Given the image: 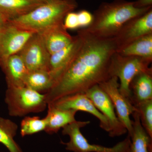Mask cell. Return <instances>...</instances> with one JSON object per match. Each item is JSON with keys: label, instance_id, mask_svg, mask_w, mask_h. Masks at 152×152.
<instances>
[{"label": "cell", "instance_id": "6da1fadb", "mask_svg": "<svg viewBox=\"0 0 152 152\" xmlns=\"http://www.w3.org/2000/svg\"><path fill=\"white\" fill-rule=\"evenodd\" d=\"M83 42L78 51L46 94L47 103L65 96L85 93L111 77L110 68L116 53L115 39L102 38L79 30Z\"/></svg>", "mask_w": 152, "mask_h": 152}, {"label": "cell", "instance_id": "7a4b0ae2", "mask_svg": "<svg viewBox=\"0 0 152 152\" xmlns=\"http://www.w3.org/2000/svg\"><path fill=\"white\" fill-rule=\"evenodd\" d=\"M152 7L137 8L134 6V1L126 0L103 2L93 14L91 24L83 29L98 37L114 38L127 22L145 13Z\"/></svg>", "mask_w": 152, "mask_h": 152}, {"label": "cell", "instance_id": "3957f363", "mask_svg": "<svg viewBox=\"0 0 152 152\" xmlns=\"http://www.w3.org/2000/svg\"><path fill=\"white\" fill-rule=\"evenodd\" d=\"M77 7L76 0H56L43 4L8 23L22 29L42 34L64 26L66 15Z\"/></svg>", "mask_w": 152, "mask_h": 152}, {"label": "cell", "instance_id": "277c9868", "mask_svg": "<svg viewBox=\"0 0 152 152\" xmlns=\"http://www.w3.org/2000/svg\"><path fill=\"white\" fill-rule=\"evenodd\" d=\"M5 102L9 115L12 117H23L31 113H41L48 106L45 94L26 86L7 88Z\"/></svg>", "mask_w": 152, "mask_h": 152}, {"label": "cell", "instance_id": "5b68a950", "mask_svg": "<svg viewBox=\"0 0 152 152\" xmlns=\"http://www.w3.org/2000/svg\"><path fill=\"white\" fill-rule=\"evenodd\" d=\"M152 61L142 57L125 56L117 53L114 55L111 61L110 75L117 77L120 81L119 89L123 96L129 99L132 80L138 74L148 69Z\"/></svg>", "mask_w": 152, "mask_h": 152}, {"label": "cell", "instance_id": "8992f818", "mask_svg": "<svg viewBox=\"0 0 152 152\" xmlns=\"http://www.w3.org/2000/svg\"><path fill=\"white\" fill-rule=\"evenodd\" d=\"M90 123V121H76L63 128L62 134L70 138L69 141L62 143L66 145V149L73 152H128L131 142L129 135L123 140L112 147L91 144L81 132L82 128Z\"/></svg>", "mask_w": 152, "mask_h": 152}, {"label": "cell", "instance_id": "52a82bcc", "mask_svg": "<svg viewBox=\"0 0 152 152\" xmlns=\"http://www.w3.org/2000/svg\"><path fill=\"white\" fill-rule=\"evenodd\" d=\"M118 79L112 77L99 85L100 87L108 96L113 105L118 118L130 135L132 132V121L130 116L135 108L130 101L120 92Z\"/></svg>", "mask_w": 152, "mask_h": 152}, {"label": "cell", "instance_id": "ba28073f", "mask_svg": "<svg viewBox=\"0 0 152 152\" xmlns=\"http://www.w3.org/2000/svg\"><path fill=\"white\" fill-rule=\"evenodd\" d=\"M85 94L107 120L109 126L108 133L110 137H119L127 132L126 128L118 118L110 99L99 85L93 87Z\"/></svg>", "mask_w": 152, "mask_h": 152}, {"label": "cell", "instance_id": "9c48e42d", "mask_svg": "<svg viewBox=\"0 0 152 152\" xmlns=\"http://www.w3.org/2000/svg\"><path fill=\"white\" fill-rule=\"evenodd\" d=\"M18 54L21 58L29 72L48 70L50 54L41 34H34Z\"/></svg>", "mask_w": 152, "mask_h": 152}, {"label": "cell", "instance_id": "30bf717a", "mask_svg": "<svg viewBox=\"0 0 152 152\" xmlns=\"http://www.w3.org/2000/svg\"><path fill=\"white\" fill-rule=\"evenodd\" d=\"M151 34H152V9L142 15L131 19L123 26L114 38L116 44L117 51L139 38Z\"/></svg>", "mask_w": 152, "mask_h": 152}, {"label": "cell", "instance_id": "8fae6325", "mask_svg": "<svg viewBox=\"0 0 152 152\" xmlns=\"http://www.w3.org/2000/svg\"><path fill=\"white\" fill-rule=\"evenodd\" d=\"M34 34L6 23L0 30V64L18 53Z\"/></svg>", "mask_w": 152, "mask_h": 152}, {"label": "cell", "instance_id": "7c38bea8", "mask_svg": "<svg viewBox=\"0 0 152 152\" xmlns=\"http://www.w3.org/2000/svg\"><path fill=\"white\" fill-rule=\"evenodd\" d=\"M48 104L64 110H72L78 112H86L94 116L99 121L100 126L108 132L109 126L107 120L95 107L92 102L85 93H78L65 96Z\"/></svg>", "mask_w": 152, "mask_h": 152}, {"label": "cell", "instance_id": "4fadbf2b", "mask_svg": "<svg viewBox=\"0 0 152 152\" xmlns=\"http://www.w3.org/2000/svg\"><path fill=\"white\" fill-rule=\"evenodd\" d=\"M83 42L82 34L78 31L73 40L67 46L50 55L48 70L54 80L58 77L75 56L81 46Z\"/></svg>", "mask_w": 152, "mask_h": 152}, {"label": "cell", "instance_id": "5bb4252c", "mask_svg": "<svg viewBox=\"0 0 152 152\" xmlns=\"http://www.w3.org/2000/svg\"><path fill=\"white\" fill-rule=\"evenodd\" d=\"M0 66L5 75L7 88L25 86V80L29 71L18 54L3 61Z\"/></svg>", "mask_w": 152, "mask_h": 152}, {"label": "cell", "instance_id": "9a60e30c", "mask_svg": "<svg viewBox=\"0 0 152 152\" xmlns=\"http://www.w3.org/2000/svg\"><path fill=\"white\" fill-rule=\"evenodd\" d=\"M129 98L133 105L152 99V69L141 72L134 77L129 85Z\"/></svg>", "mask_w": 152, "mask_h": 152}, {"label": "cell", "instance_id": "2e32d148", "mask_svg": "<svg viewBox=\"0 0 152 152\" xmlns=\"http://www.w3.org/2000/svg\"><path fill=\"white\" fill-rule=\"evenodd\" d=\"M43 4L37 0H0V19L8 23Z\"/></svg>", "mask_w": 152, "mask_h": 152}, {"label": "cell", "instance_id": "e0dca14e", "mask_svg": "<svg viewBox=\"0 0 152 152\" xmlns=\"http://www.w3.org/2000/svg\"><path fill=\"white\" fill-rule=\"evenodd\" d=\"M48 111L46 116L47 126L45 132L50 134L56 133L69 124L76 121L77 111L72 110L58 108L48 104Z\"/></svg>", "mask_w": 152, "mask_h": 152}, {"label": "cell", "instance_id": "ac0fdd59", "mask_svg": "<svg viewBox=\"0 0 152 152\" xmlns=\"http://www.w3.org/2000/svg\"><path fill=\"white\" fill-rule=\"evenodd\" d=\"M133 130L128 152H152V138L143 127L137 112L132 114Z\"/></svg>", "mask_w": 152, "mask_h": 152}, {"label": "cell", "instance_id": "d6986e66", "mask_svg": "<svg viewBox=\"0 0 152 152\" xmlns=\"http://www.w3.org/2000/svg\"><path fill=\"white\" fill-rule=\"evenodd\" d=\"M41 34L43 36L46 46L50 55L67 46L74 38L68 32L64 26Z\"/></svg>", "mask_w": 152, "mask_h": 152}, {"label": "cell", "instance_id": "ffe728a7", "mask_svg": "<svg viewBox=\"0 0 152 152\" xmlns=\"http://www.w3.org/2000/svg\"><path fill=\"white\" fill-rule=\"evenodd\" d=\"M125 56H137L152 60V34L139 38L117 51Z\"/></svg>", "mask_w": 152, "mask_h": 152}, {"label": "cell", "instance_id": "44dd1931", "mask_svg": "<svg viewBox=\"0 0 152 152\" xmlns=\"http://www.w3.org/2000/svg\"><path fill=\"white\" fill-rule=\"evenodd\" d=\"M54 84V80L48 70L29 71L25 81V86L38 93L48 92Z\"/></svg>", "mask_w": 152, "mask_h": 152}, {"label": "cell", "instance_id": "7402d4cb", "mask_svg": "<svg viewBox=\"0 0 152 152\" xmlns=\"http://www.w3.org/2000/svg\"><path fill=\"white\" fill-rule=\"evenodd\" d=\"M18 129V125L12 121L0 117V143L10 152H23L15 140Z\"/></svg>", "mask_w": 152, "mask_h": 152}, {"label": "cell", "instance_id": "603a6c76", "mask_svg": "<svg viewBox=\"0 0 152 152\" xmlns=\"http://www.w3.org/2000/svg\"><path fill=\"white\" fill-rule=\"evenodd\" d=\"M46 126L45 118L42 119L38 116L25 117L21 122V136L24 137L45 131Z\"/></svg>", "mask_w": 152, "mask_h": 152}, {"label": "cell", "instance_id": "cb8c5ba5", "mask_svg": "<svg viewBox=\"0 0 152 152\" xmlns=\"http://www.w3.org/2000/svg\"><path fill=\"white\" fill-rule=\"evenodd\" d=\"M143 127L152 138V99L143 101L134 105Z\"/></svg>", "mask_w": 152, "mask_h": 152}, {"label": "cell", "instance_id": "d4e9b609", "mask_svg": "<svg viewBox=\"0 0 152 152\" xmlns=\"http://www.w3.org/2000/svg\"><path fill=\"white\" fill-rule=\"evenodd\" d=\"M64 26L66 29H75L80 28L77 13H69L64 20Z\"/></svg>", "mask_w": 152, "mask_h": 152}, {"label": "cell", "instance_id": "484cf974", "mask_svg": "<svg viewBox=\"0 0 152 152\" xmlns=\"http://www.w3.org/2000/svg\"><path fill=\"white\" fill-rule=\"evenodd\" d=\"M77 14L80 27L87 28L91 24L93 20V14L86 10H82Z\"/></svg>", "mask_w": 152, "mask_h": 152}, {"label": "cell", "instance_id": "4316f807", "mask_svg": "<svg viewBox=\"0 0 152 152\" xmlns=\"http://www.w3.org/2000/svg\"><path fill=\"white\" fill-rule=\"evenodd\" d=\"M134 6L137 8L152 7V0H137L134 1Z\"/></svg>", "mask_w": 152, "mask_h": 152}, {"label": "cell", "instance_id": "83f0119b", "mask_svg": "<svg viewBox=\"0 0 152 152\" xmlns=\"http://www.w3.org/2000/svg\"><path fill=\"white\" fill-rule=\"evenodd\" d=\"M41 2L43 4H46V3L51 2L54 1L56 0H37Z\"/></svg>", "mask_w": 152, "mask_h": 152}, {"label": "cell", "instance_id": "f1b7e54d", "mask_svg": "<svg viewBox=\"0 0 152 152\" xmlns=\"http://www.w3.org/2000/svg\"><path fill=\"white\" fill-rule=\"evenodd\" d=\"M6 23H5V22L3 21L1 19H0V30L4 27V26L5 24Z\"/></svg>", "mask_w": 152, "mask_h": 152}]
</instances>
